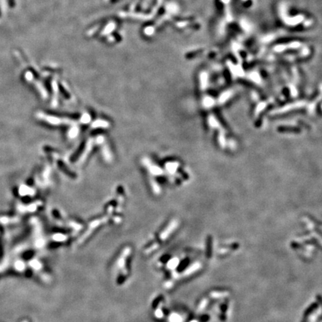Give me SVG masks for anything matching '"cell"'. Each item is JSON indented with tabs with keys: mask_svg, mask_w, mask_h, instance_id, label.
I'll list each match as a JSON object with an SVG mask.
<instances>
[{
	"mask_svg": "<svg viewBox=\"0 0 322 322\" xmlns=\"http://www.w3.org/2000/svg\"><path fill=\"white\" fill-rule=\"evenodd\" d=\"M144 163L152 176H162L163 175V169H161L158 166H157L156 164L155 165L154 163H152L150 161H144Z\"/></svg>",
	"mask_w": 322,
	"mask_h": 322,
	"instance_id": "6da1fadb",
	"label": "cell"
},
{
	"mask_svg": "<svg viewBox=\"0 0 322 322\" xmlns=\"http://www.w3.org/2000/svg\"><path fill=\"white\" fill-rule=\"evenodd\" d=\"M92 127H94V128H99V127H109V123L108 122L105 120H96L93 124H92Z\"/></svg>",
	"mask_w": 322,
	"mask_h": 322,
	"instance_id": "7a4b0ae2",
	"label": "cell"
},
{
	"mask_svg": "<svg viewBox=\"0 0 322 322\" xmlns=\"http://www.w3.org/2000/svg\"><path fill=\"white\" fill-rule=\"evenodd\" d=\"M81 121L82 123H88V122H90V116L87 113H84L81 118Z\"/></svg>",
	"mask_w": 322,
	"mask_h": 322,
	"instance_id": "3957f363",
	"label": "cell"
}]
</instances>
